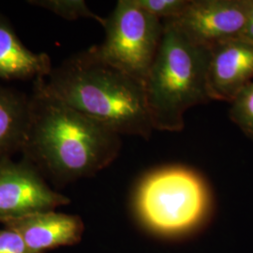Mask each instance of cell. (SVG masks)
Returning <instances> with one entry per match:
<instances>
[{
	"label": "cell",
	"instance_id": "4fadbf2b",
	"mask_svg": "<svg viewBox=\"0 0 253 253\" xmlns=\"http://www.w3.org/2000/svg\"><path fill=\"white\" fill-rule=\"evenodd\" d=\"M231 104V120L253 141V82L236 95Z\"/></svg>",
	"mask_w": 253,
	"mask_h": 253
},
{
	"label": "cell",
	"instance_id": "277c9868",
	"mask_svg": "<svg viewBox=\"0 0 253 253\" xmlns=\"http://www.w3.org/2000/svg\"><path fill=\"white\" fill-rule=\"evenodd\" d=\"M140 222L155 235H188L208 217L211 198L208 185L193 170L168 166L147 173L133 194Z\"/></svg>",
	"mask_w": 253,
	"mask_h": 253
},
{
	"label": "cell",
	"instance_id": "3957f363",
	"mask_svg": "<svg viewBox=\"0 0 253 253\" xmlns=\"http://www.w3.org/2000/svg\"><path fill=\"white\" fill-rule=\"evenodd\" d=\"M211 48L191 41L172 20L163 21L161 45L144 83L154 129L179 132L189 109L212 101L208 89Z\"/></svg>",
	"mask_w": 253,
	"mask_h": 253
},
{
	"label": "cell",
	"instance_id": "7c38bea8",
	"mask_svg": "<svg viewBox=\"0 0 253 253\" xmlns=\"http://www.w3.org/2000/svg\"><path fill=\"white\" fill-rule=\"evenodd\" d=\"M29 5L47 9L66 20L87 18L95 20L102 27L105 18L93 12L84 0H30Z\"/></svg>",
	"mask_w": 253,
	"mask_h": 253
},
{
	"label": "cell",
	"instance_id": "6da1fadb",
	"mask_svg": "<svg viewBox=\"0 0 253 253\" xmlns=\"http://www.w3.org/2000/svg\"><path fill=\"white\" fill-rule=\"evenodd\" d=\"M30 118L22 151L62 183L89 177L121 150V135L57 98L45 79L33 84Z\"/></svg>",
	"mask_w": 253,
	"mask_h": 253
},
{
	"label": "cell",
	"instance_id": "52a82bcc",
	"mask_svg": "<svg viewBox=\"0 0 253 253\" xmlns=\"http://www.w3.org/2000/svg\"><path fill=\"white\" fill-rule=\"evenodd\" d=\"M172 21L191 41L212 49L241 35L248 23V0H190Z\"/></svg>",
	"mask_w": 253,
	"mask_h": 253
},
{
	"label": "cell",
	"instance_id": "7a4b0ae2",
	"mask_svg": "<svg viewBox=\"0 0 253 253\" xmlns=\"http://www.w3.org/2000/svg\"><path fill=\"white\" fill-rule=\"evenodd\" d=\"M47 87L65 103L119 135L149 139L154 128L142 82L89 49L53 68Z\"/></svg>",
	"mask_w": 253,
	"mask_h": 253
},
{
	"label": "cell",
	"instance_id": "9c48e42d",
	"mask_svg": "<svg viewBox=\"0 0 253 253\" xmlns=\"http://www.w3.org/2000/svg\"><path fill=\"white\" fill-rule=\"evenodd\" d=\"M4 224L23 237L32 253H43L57 247L76 244L84 232L80 217L54 210L11 219Z\"/></svg>",
	"mask_w": 253,
	"mask_h": 253
},
{
	"label": "cell",
	"instance_id": "e0dca14e",
	"mask_svg": "<svg viewBox=\"0 0 253 253\" xmlns=\"http://www.w3.org/2000/svg\"><path fill=\"white\" fill-rule=\"evenodd\" d=\"M253 23V0H248V23Z\"/></svg>",
	"mask_w": 253,
	"mask_h": 253
},
{
	"label": "cell",
	"instance_id": "2e32d148",
	"mask_svg": "<svg viewBox=\"0 0 253 253\" xmlns=\"http://www.w3.org/2000/svg\"><path fill=\"white\" fill-rule=\"evenodd\" d=\"M239 38L243 39V40L251 42V43H253V23H252V22L247 23L244 30H243V32L241 33Z\"/></svg>",
	"mask_w": 253,
	"mask_h": 253
},
{
	"label": "cell",
	"instance_id": "30bf717a",
	"mask_svg": "<svg viewBox=\"0 0 253 253\" xmlns=\"http://www.w3.org/2000/svg\"><path fill=\"white\" fill-rule=\"evenodd\" d=\"M53 70L48 54H36L20 41L9 20L0 13V79H46Z\"/></svg>",
	"mask_w": 253,
	"mask_h": 253
},
{
	"label": "cell",
	"instance_id": "5bb4252c",
	"mask_svg": "<svg viewBox=\"0 0 253 253\" xmlns=\"http://www.w3.org/2000/svg\"><path fill=\"white\" fill-rule=\"evenodd\" d=\"M136 5L161 20H174L181 16L190 0H133Z\"/></svg>",
	"mask_w": 253,
	"mask_h": 253
},
{
	"label": "cell",
	"instance_id": "5b68a950",
	"mask_svg": "<svg viewBox=\"0 0 253 253\" xmlns=\"http://www.w3.org/2000/svg\"><path fill=\"white\" fill-rule=\"evenodd\" d=\"M103 28L104 41L93 46L95 52L144 84L161 45L163 20L139 8L133 0H119Z\"/></svg>",
	"mask_w": 253,
	"mask_h": 253
},
{
	"label": "cell",
	"instance_id": "8992f818",
	"mask_svg": "<svg viewBox=\"0 0 253 253\" xmlns=\"http://www.w3.org/2000/svg\"><path fill=\"white\" fill-rule=\"evenodd\" d=\"M70 199L50 189L28 163L0 159V222L51 211Z\"/></svg>",
	"mask_w": 253,
	"mask_h": 253
},
{
	"label": "cell",
	"instance_id": "8fae6325",
	"mask_svg": "<svg viewBox=\"0 0 253 253\" xmlns=\"http://www.w3.org/2000/svg\"><path fill=\"white\" fill-rule=\"evenodd\" d=\"M29 118V98L0 85V158L22 150Z\"/></svg>",
	"mask_w": 253,
	"mask_h": 253
},
{
	"label": "cell",
	"instance_id": "9a60e30c",
	"mask_svg": "<svg viewBox=\"0 0 253 253\" xmlns=\"http://www.w3.org/2000/svg\"><path fill=\"white\" fill-rule=\"evenodd\" d=\"M0 253H32L23 237L12 229L0 230Z\"/></svg>",
	"mask_w": 253,
	"mask_h": 253
},
{
	"label": "cell",
	"instance_id": "ba28073f",
	"mask_svg": "<svg viewBox=\"0 0 253 253\" xmlns=\"http://www.w3.org/2000/svg\"><path fill=\"white\" fill-rule=\"evenodd\" d=\"M253 82V43L235 38L211 49L208 89L212 101L232 102Z\"/></svg>",
	"mask_w": 253,
	"mask_h": 253
}]
</instances>
